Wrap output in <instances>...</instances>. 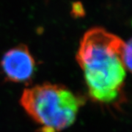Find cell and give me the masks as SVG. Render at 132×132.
<instances>
[{"instance_id": "6da1fadb", "label": "cell", "mask_w": 132, "mask_h": 132, "mask_svg": "<svg viewBox=\"0 0 132 132\" xmlns=\"http://www.w3.org/2000/svg\"><path fill=\"white\" fill-rule=\"evenodd\" d=\"M124 41L100 27L86 32L76 60L83 71L89 95L101 104L114 103L123 91L126 70L122 60Z\"/></svg>"}, {"instance_id": "7a4b0ae2", "label": "cell", "mask_w": 132, "mask_h": 132, "mask_svg": "<svg viewBox=\"0 0 132 132\" xmlns=\"http://www.w3.org/2000/svg\"><path fill=\"white\" fill-rule=\"evenodd\" d=\"M20 104L39 132H59L74 123L84 100L62 85L44 83L24 90Z\"/></svg>"}, {"instance_id": "3957f363", "label": "cell", "mask_w": 132, "mask_h": 132, "mask_svg": "<svg viewBox=\"0 0 132 132\" xmlns=\"http://www.w3.org/2000/svg\"><path fill=\"white\" fill-rule=\"evenodd\" d=\"M1 66L8 80L25 82L32 79L35 69V62L28 48L19 45L5 53L1 61Z\"/></svg>"}, {"instance_id": "277c9868", "label": "cell", "mask_w": 132, "mask_h": 132, "mask_svg": "<svg viewBox=\"0 0 132 132\" xmlns=\"http://www.w3.org/2000/svg\"><path fill=\"white\" fill-rule=\"evenodd\" d=\"M122 60L126 70L132 73V38L124 43Z\"/></svg>"}]
</instances>
